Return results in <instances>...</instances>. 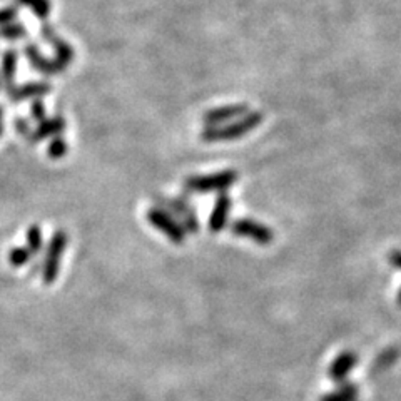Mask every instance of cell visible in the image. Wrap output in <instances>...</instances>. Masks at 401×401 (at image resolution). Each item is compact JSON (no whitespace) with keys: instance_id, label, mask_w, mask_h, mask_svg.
<instances>
[{"instance_id":"6da1fadb","label":"cell","mask_w":401,"mask_h":401,"mask_svg":"<svg viewBox=\"0 0 401 401\" xmlns=\"http://www.w3.org/2000/svg\"><path fill=\"white\" fill-rule=\"evenodd\" d=\"M69 244V236L66 231L59 230L50 236L49 246L46 250V258L42 263V281L44 284L50 286L57 279L59 271H60V259H62L64 250Z\"/></svg>"},{"instance_id":"7a4b0ae2","label":"cell","mask_w":401,"mask_h":401,"mask_svg":"<svg viewBox=\"0 0 401 401\" xmlns=\"http://www.w3.org/2000/svg\"><path fill=\"white\" fill-rule=\"evenodd\" d=\"M238 180L236 171H223L209 176H191L184 180V189L194 194H207V192H223L230 189Z\"/></svg>"},{"instance_id":"3957f363","label":"cell","mask_w":401,"mask_h":401,"mask_svg":"<svg viewBox=\"0 0 401 401\" xmlns=\"http://www.w3.org/2000/svg\"><path fill=\"white\" fill-rule=\"evenodd\" d=\"M160 209L167 211L184 227L187 234H196L199 231V221L192 206L184 198H156Z\"/></svg>"},{"instance_id":"277c9868","label":"cell","mask_w":401,"mask_h":401,"mask_svg":"<svg viewBox=\"0 0 401 401\" xmlns=\"http://www.w3.org/2000/svg\"><path fill=\"white\" fill-rule=\"evenodd\" d=\"M146 218L156 230L166 234L172 244H178L179 246V244H183L186 241V231H184V227L167 211L160 209V207H152V209L147 211Z\"/></svg>"},{"instance_id":"5b68a950","label":"cell","mask_w":401,"mask_h":401,"mask_svg":"<svg viewBox=\"0 0 401 401\" xmlns=\"http://www.w3.org/2000/svg\"><path fill=\"white\" fill-rule=\"evenodd\" d=\"M230 230L234 236L251 239L252 243L259 244V246H268L274 241V232L271 231V227L252 219H236Z\"/></svg>"},{"instance_id":"8992f818","label":"cell","mask_w":401,"mask_h":401,"mask_svg":"<svg viewBox=\"0 0 401 401\" xmlns=\"http://www.w3.org/2000/svg\"><path fill=\"white\" fill-rule=\"evenodd\" d=\"M261 115L254 114L250 115V118L239 120V122L231 124L227 127H219V129H207L203 132V140L206 142H218V140H232L238 139L241 136H244L246 132H250L251 129H254L256 126L259 124Z\"/></svg>"},{"instance_id":"52a82bcc","label":"cell","mask_w":401,"mask_h":401,"mask_svg":"<svg viewBox=\"0 0 401 401\" xmlns=\"http://www.w3.org/2000/svg\"><path fill=\"white\" fill-rule=\"evenodd\" d=\"M232 200L227 192H221L216 199L214 207H212L211 216H209V231L212 234H218V232L224 231L227 226V219H230Z\"/></svg>"},{"instance_id":"ba28073f","label":"cell","mask_w":401,"mask_h":401,"mask_svg":"<svg viewBox=\"0 0 401 401\" xmlns=\"http://www.w3.org/2000/svg\"><path fill=\"white\" fill-rule=\"evenodd\" d=\"M42 35H44V39H46L52 47H54L55 60H57L60 66L62 67L69 66V64L72 62V59H74V49H72L69 44H67L66 40L57 37L50 26L42 27Z\"/></svg>"},{"instance_id":"9c48e42d","label":"cell","mask_w":401,"mask_h":401,"mask_svg":"<svg viewBox=\"0 0 401 401\" xmlns=\"http://www.w3.org/2000/svg\"><path fill=\"white\" fill-rule=\"evenodd\" d=\"M356 363H358V356H356L355 353L353 351L341 353L338 358L331 363L328 375H330V378L335 381V383H343V381H346L348 375H350L353 368L356 366Z\"/></svg>"},{"instance_id":"30bf717a","label":"cell","mask_w":401,"mask_h":401,"mask_svg":"<svg viewBox=\"0 0 401 401\" xmlns=\"http://www.w3.org/2000/svg\"><path fill=\"white\" fill-rule=\"evenodd\" d=\"M64 129H66V120H64V118H60V115L44 119L42 122L37 124L35 131H32L29 140L30 142H40L44 139L57 138L59 134H62Z\"/></svg>"},{"instance_id":"8fae6325","label":"cell","mask_w":401,"mask_h":401,"mask_svg":"<svg viewBox=\"0 0 401 401\" xmlns=\"http://www.w3.org/2000/svg\"><path fill=\"white\" fill-rule=\"evenodd\" d=\"M24 52H26L27 59L30 60L32 67H34L35 71L42 72V74H47V75L59 74V72H62L64 69H66V67L60 66L57 60H49L44 57V55L39 52L37 47L32 46V44L30 46H27L26 49H24Z\"/></svg>"},{"instance_id":"7c38bea8","label":"cell","mask_w":401,"mask_h":401,"mask_svg":"<svg viewBox=\"0 0 401 401\" xmlns=\"http://www.w3.org/2000/svg\"><path fill=\"white\" fill-rule=\"evenodd\" d=\"M50 86L47 82H30L26 84V86L14 87L9 92V97L14 102H20V100L26 99H34V97H42V95L49 94Z\"/></svg>"},{"instance_id":"4fadbf2b","label":"cell","mask_w":401,"mask_h":401,"mask_svg":"<svg viewBox=\"0 0 401 401\" xmlns=\"http://www.w3.org/2000/svg\"><path fill=\"white\" fill-rule=\"evenodd\" d=\"M15 71H17V52L6 50L2 55V80L6 84L7 92L15 87Z\"/></svg>"},{"instance_id":"5bb4252c","label":"cell","mask_w":401,"mask_h":401,"mask_svg":"<svg viewBox=\"0 0 401 401\" xmlns=\"http://www.w3.org/2000/svg\"><path fill=\"white\" fill-rule=\"evenodd\" d=\"M244 111H246L244 109V106H241V107L239 106L221 107V109L207 112V114L204 115V120H206V124H221V122H226V120L238 118V115L243 114Z\"/></svg>"},{"instance_id":"9a60e30c","label":"cell","mask_w":401,"mask_h":401,"mask_svg":"<svg viewBox=\"0 0 401 401\" xmlns=\"http://www.w3.org/2000/svg\"><path fill=\"white\" fill-rule=\"evenodd\" d=\"M27 238V250L30 251L32 258H35V261H39L40 252L44 250V234L42 230H40L39 224H32V226L26 232Z\"/></svg>"},{"instance_id":"2e32d148","label":"cell","mask_w":401,"mask_h":401,"mask_svg":"<svg viewBox=\"0 0 401 401\" xmlns=\"http://www.w3.org/2000/svg\"><path fill=\"white\" fill-rule=\"evenodd\" d=\"M32 259L34 258H32L30 251L27 250V248L19 246V248H12V250L9 251V264L12 268L27 266Z\"/></svg>"},{"instance_id":"e0dca14e","label":"cell","mask_w":401,"mask_h":401,"mask_svg":"<svg viewBox=\"0 0 401 401\" xmlns=\"http://www.w3.org/2000/svg\"><path fill=\"white\" fill-rule=\"evenodd\" d=\"M20 6H29L32 12L35 14V17L39 19H47L50 12V2L49 0H17Z\"/></svg>"},{"instance_id":"ac0fdd59","label":"cell","mask_w":401,"mask_h":401,"mask_svg":"<svg viewBox=\"0 0 401 401\" xmlns=\"http://www.w3.org/2000/svg\"><path fill=\"white\" fill-rule=\"evenodd\" d=\"M69 152V144L66 142L60 136L57 138H52L49 147H47V156L52 159H62L64 156Z\"/></svg>"},{"instance_id":"d6986e66","label":"cell","mask_w":401,"mask_h":401,"mask_svg":"<svg viewBox=\"0 0 401 401\" xmlns=\"http://www.w3.org/2000/svg\"><path fill=\"white\" fill-rule=\"evenodd\" d=\"M26 27L22 26V24H7V26H2L0 27V37L3 39H9V40H17V39H22L24 35H26Z\"/></svg>"},{"instance_id":"ffe728a7","label":"cell","mask_w":401,"mask_h":401,"mask_svg":"<svg viewBox=\"0 0 401 401\" xmlns=\"http://www.w3.org/2000/svg\"><path fill=\"white\" fill-rule=\"evenodd\" d=\"M15 19H17V7H6L0 10V27L12 24Z\"/></svg>"},{"instance_id":"44dd1931","label":"cell","mask_w":401,"mask_h":401,"mask_svg":"<svg viewBox=\"0 0 401 401\" xmlns=\"http://www.w3.org/2000/svg\"><path fill=\"white\" fill-rule=\"evenodd\" d=\"M30 115L34 118V120H37L39 122H42L46 118V107H44V104L40 102V100H34V104H32L30 107Z\"/></svg>"},{"instance_id":"7402d4cb","label":"cell","mask_w":401,"mask_h":401,"mask_svg":"<svg viewBox=\"0 0 401 401\" xmlns=\"http://www.w3.org/2000/svg\"><path fill=\"white\" fill-rule=\"evenodd\" d=\"M319 401H358V396H351V395H346V393L335 391V393H330V395H324Z\"/></svg>"},{"instance_id":"603a6c76","label":"cell","mask_w":401,"mask_h":401,"mask_svg":"<svg viewBox=\"0 0 401 401\" xmlns=\"http://www.w3.org/2000/svg\"><path fill=\"white\" fill-rule=\"evenodd\" d=\"M15 129H17L19 134L24 136V138H30L32 129L29 126V120H26L24 118H17V120H15Z\"/></svg>"},{"instance_id":"cb8c5ba5","label":"cell","mask_w":401,"mask_h":401,"mask_svg":"<svg viewBox=\"0 0 401 401\" xmlns=\"http://www.w3.org/2000/svg\"><path fill=\"white\" fill-rule=\"evenodd\" d=\"M338 391L346 393V395H351V396H358V388H356L355 383H350V381H343V383H339Z\"/></svg>"},{"instance_id":"d4e9b609","label":"cell","mask_w":401,"mask_h":401,"mask_svg":"<svg viewBox=\"0 0 401 401\" xmlns=\"http://www.w3.org/2000/svg\"><path fill=\"white\" fill-rule=\"evenodd\" d=\"M388 259H390V263L396 268V270H401V251L400 250L391 251L390 256H388Z\"/></svg>"},{"instance_id":"484cf974","label":"cell","mask_w":401,"mask_h":401,"mask_svg":"<svg viewBox=\"0 0 401 401\" xmlns=\"http://www.w3.org/2000/svg\"><path fill=\"white\" fill-rule=\"evenodd\" d=\"M398 306L401 308V290H400V292H398Z\"/></svg>"},{"instance_id":"4316f807","label":"cell","mask_w":401,"mask_h":401,"mask_svg":"<svg viewBox=\"0 0 401 401\" xmlns=\"http://www.w3.org/2000/svg\"><path fill=\"white\" fill-rule=\"evenodd\" d=\"M2 134H3V124L0 122V136H2Z\"/></svg>"},{"instance_id":"83f0119b","label":"cell","mask_w":401,"mask_h":401,"mask_svg":"<svg viewBox=\"0 0 401 401\" xmlns=\"http://www.w3.org/2000/svg\"><path fill=\"white\" fill-rule=\"evenodd\" d=\"M2 115H3V109H2V107H0V119H2Z\"/></svg>"},{"instance_id":"f1b7e54d","label":"cell","mask_w":401,"mask_h":401,"mask_svg":"<svg viewBox=\"0 0 401 401\" xmlns=\"http://www.w3.org/2000/svg\"><path fill=\"white\" fill-rule=\"evenodd\" d=\"M0 89H2V80H0Z\"/></svg>"}]
</instances>
